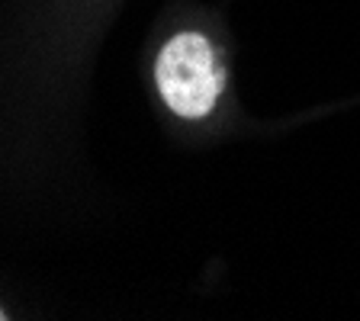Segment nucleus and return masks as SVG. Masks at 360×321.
<instances>
[{
  "label": "nucleus",
  "mask_w": 360,
  "mask_h": 321,
  "mask_svg": "<svg viewBox=\"0 0 360 321\" xmlns=\"http://www.w3.org/2000/svg\"><path fill=\"white\" fill-rule=\"evenodd\" d=\"M155 81L167 110L184 119H202L222 93L225 71L210 39L200 32H177L158 55Z\"/></svg>",
  "instance_id": "f257e3e1"
},
{
  "label": "nucleus",
  "mask_w": 360,
  "mask_h": 321,
  "mask_svg": "<svg viewBox=\"0 0 360 321\" xmlns=\"http://www.w3.org/2000/svg\"><path fill=\"white\" fill-rule=\"evenodd\" d=\"M4 318H7V315H4V308H0V321H4Z\"/></svg>",
  "instance_id": "f03ea898"
}]
</instances>
